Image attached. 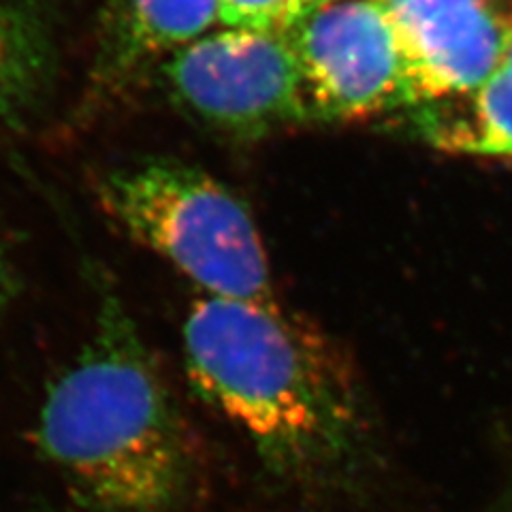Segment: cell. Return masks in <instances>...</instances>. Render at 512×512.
<instances>
[{"label":"cell","mask_w":512,"mask_h":512,"mask_svg":"<svg viewBox=\"0 0 512 512\" xmlns=\"http://www.w3.org/2000/svg\"><path fill=\"white\" fill-rule=\"evenodd\" d=\"M201 395L284 470L340 461L357 444V380L323 333L280 306L205 297L184 325Z\"/></svg>","instance_id":"cell-1"},{"label":"cell","mask_w":512,"mask_h":512,"mask_svg":"<svg viewBox=\"0 0 512 512\" xmlns=\"http://www.w3.org/2000/svg\"><path fill=\"white\" fill-rule=\"evenodd\" d=\"M284 37L306 79L314 118H367L419 103L376 0H331Z\"/></svg>","instance_id":"cell-5"},{"label":"cell","mask_w":512,"mask_h":512,"mask_svg":"<svg viewBox=\"0 0 512 512\" xmlns=\"http://www.w3.org/2000/svg\"><path fill=\"white\" fill-rule=\"evenodd\" d=\"M504 62L512 64V24L508 26L506 32V45H504Z\"/></svg>","instance_id":"cell-11"},{"label":"cell","mask_w":512,"mask_h":512,"mask_svg":"<svg viewBox=\"0 0 512 512\" xmlns=\"http://www.w3.org/2000/svg\"><path fill=\"white\" fill-rule=\"evenodd\" d=\"M419 101L472 94L500 69L508 26L491 0H376Z\"/></svg>","instance_id":"cell-6"},{"label":"cell","mask_w":512,"mask_h":512,"mask_svg":"<svg viewBox=\"0 0 512 512\" xmlns=\"http://www.w3.org/2000/svg\"><path fill=\"white\" fill-rule=\"evenodd\" d=\"M39 444L109 510L158 512L182 495L188 440L169 393L122 329L105 333L47 393Z\"/></svg>","instance_id":"cell-2"},{"label":"cell","mask_w":512,"mask_h":512,"mask_svg":"<svg viewBox=\"0 0 512 512\" xmlns=\"http://www.w3.org/2000/svg\"><path fill=\"white\" fill-rule=\"evenodd\" d=\"M175 103L237 137L314 118L306 79L284 35L229 28L205 35L163 62Z\"/></svg>","instance_id":"cell-4"},{"label":"cell","mask_w":512,"mask_h":512,"mask_svg":"<svg viewBox=\"0 0 512 512\" xmlns=\"http://www.w3.org/2000/svg\"><path fill=\"white\" fill-rule=\"evenodd\" d=\"M331 0H220V22L229 28L286 35Z\"/></svg>","instance_id":"cell-10"},{"label":"cell","mask_w":512,"mask_h":512,"mask_svg":"<svg viewBox=\"0 0 512 512\" xmlns=\"http://www.w3.org/2000/svg\"><path fill=\"white\" fill-rule=\"evenodd\" d=\"M52 37L26 5L0 3V124L22 118L52 73Z\"/></svg>","instance_id":"cell-8"},{"label":"cell","mask_w":512,"mask_h":512,"mask_svg":"<svg viewBox=\"0 0 512 512\" xmlns=\"http://www.w3.org/2000/svg\"><path fill=\"white\" fill-rule=\"evenodd\" d=\"M472 94V118L438 131V143L448 150L512 158V64L502 62Z\"/></svg>","instance_id":"cell-9"},{"label":"cell","mask_w":512,"mask_h":512,"mask_svg":"<svg viewBox=\"0 0 512 512\" xmlns=\"http://www.w3.org/2000/svg\"><path fill=\"white\" fill-rule=\"evenodd\" d=\"M94 190L111 220L207 297L278 306L259 231L212 175L175 160H146L105 173Z\"/></svg>","instance_id":"cell-3"},{"label":"cell","mask_w":512,"mask_h":512,"mask_svg":"<svg viewBox=\"0 0 512 512\" xmlns=\"http://www.w3.org/2000/svg\"><path fill=\"white\" fill-rule=\"evenodd\" d=\"M220 22V0H114L99 54L92 90L118 88L158 56H171L205 37Z\"/></svg>","instance_id":"cell-7"}]
</instances>
